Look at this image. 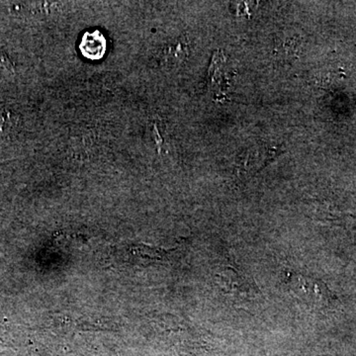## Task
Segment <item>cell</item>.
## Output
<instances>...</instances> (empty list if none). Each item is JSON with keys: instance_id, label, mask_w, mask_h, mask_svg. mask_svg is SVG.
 I'll list each match as a JSON object with an SVG mask.
<instances>
[{"instance_id": "cell-1", "label": "cell", "mask_w": 356, "mask_h": 356, "mask_svg": "<svg viewBox=\"0 0 356 356\" xmlns=\"http://www.w3.org/2000/svg\"><path fill=\"white\" fill-rule=\"evenodd\" d=\"M81 53L89 60H99L106 51V40L99 31L88 32L81 40Z\"/></svg>"}, {"instance_id": "cell-2", "label": "cell", "mask_w": 356, "mask_h": 356, "mask_svg": "<svg viewBox=\"0 0 356 356\" xmlns=\"http://www.w3.org/2000/svg\"><path fill=\"white\" fill-rule=\"evenodd\" d=\"M300 42L298 40L293 38V37H285L278 41L276 46V51H280L281 56L285 57H291L298 51Z\"/></svg>"}, {"instance_id": "cell-3", "label": "cell", "mask_w": 356, "mask_h": 356, "mask_svg": "<svg viewBox=\"0 0 356 356\" xmlns=\"http://www.w3.org/2000/svg\"><path fill=\"white\" fill-rule=\"evenodd\" d=\"M14 74V67L6 55L0 51V74Z\"/></svg>"}, {"instance_id": "cell-4", "label": "cell", "mask_w": 356, "mask_h": 356, "mask_svg": "<svg viewBox=\"0 0 356 356\" xmlns=\"http://www.w3.org/2000/svg\"><path fill=\"white\" fill-rule=\"evenodd\" d=\"M13 125V120H11V114L8 112H0V135L6 132L9 128Z\"/></svg>"}]
</instances>
